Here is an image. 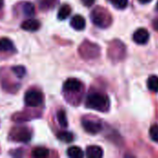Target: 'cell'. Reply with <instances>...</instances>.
<instances>
[{"label":"cell","instance_id":"22","mask_svg":"<svg viewBox=\"0 0 158 158\" xmlns=\"http://www.w3.org/2000/svg\"><path fill=\"white\" fill-rule=\"evenodd\" d=\"M114 6H116L118 9H123L128 6L129 1L128 0H108Z\"/></svg>","mask_w":158,"mask_h":158},{"label":"cell","instance_id":"13","mask_svg":"<svg viewBox=\"0 0 158 158\" xmlns=\"http://www.w3.org/2000/svg\"><path fill=\"white\" fill-rule=\"evenodd\" d=\"M0 51L1 52H10L14 51V44L13 43L7 38H1L0 39Z\"/></svg>","mask_w":158,"mask_h":158},{"label":"cell","instance_id":"20","mask_svg":"<svg viewBox=\"0 0 158 158\" xmlns=\"http://www.w3.org/2000/svg\"><path fill=\"white\" fill-rule=\"evenodd\" d=\"M56 118H57V120H58V123L59 125L62 127V128H66L68 127V120H67V116H66V113L63 109L59 110L57 112V115H56Z\"/></svg>","mask_w":158,"mask_h":158},{"label":"cell","instance_id":"15","mask_svg":"<svg viewBox=\"0 0 158 158\" xmlns=\"http://www.w3.org/2000/svg\"><path fill=\"white\" fill-rule=\"evenodd\" d=\"M31 156L36 158H44L49 156V151L44 147H36L32 150Z\"/></svg>","mask_w":158,"mask_h":158},{"label":"cell","instance_id":"16","mask_svg":"<svg viewBox=\"0 0 158 158\" xmlns=\"http://www.w3.org/2000/svg\"><path fill=\"white\" fill-rule=\"evenodd\" d=\"M68 153V156L69 157L72 158H81L83 156V152L82 150L78 147V146H71L68 149L67 151Z\"/></svg>","mask_w":158,"mask_h":158},{"label":"cell","instance_id":"4","mask_svg":"<svg viewBox=\"0 0 158 158\" xmlns=\"http://www.w3.org/2000/svg\"><path fill=\"white\" fill-rule=\"evenodd\" d=\"M81 55L87 59H92L95 58L99 56L100 54V48L98 45L90 43V42H84L80 48Z\"/></svg>","mask_w":158,"mask_h":158},{"label":"cell","instance_id":"17","mask_svg":"<svg viewBox=\"0 0 158 158\" xmlns=\"http://www.w3.org/2000/svg\"><path fill=\"white\" fill-rule=\"evenodd\" d=\"M22 11H23V13H24L25 16L31 17L35 13V7H34L33 4H31L30 2H25L22 5Z\"/></svg>","mask_w":158,"mask_h":158},{"label":"cell","instance_id":"9","mask_svg":"<svg viewBox=\"0 0 158 158\" xmlns=\"http://www.w3.org/2000/svg\"><path fill=\"white\" fill-rule=\"evenodd\" d=\"M149 32L146 29H143V28H140L138 29L134 34H133V40L135 43L139 44H144L148 42L149 40Z\"/></svg>","mask_w":158,"mask_h":158},{"label":"cell","instance_id":"26","mask_svg":"<svg viewBox=\"0 0 158 158\" xmlns=\"http://www.w3.org/2000/svg\"><path fill=\"white\" fill-rule=\"evenodd\" d=\"M153 26H154L155 30L158 31V18L157 19H154V21H153Z\"/></svg>","mask_w":158,"mask_h":158},{"label":"cell","instance_id":"2","mask_svg":"<svg viewBox=\"0 0 158 158\" xmlns=\"http://www.w3.org/2000/svg\"><path fill=\"white\" fill-rule=\"evenodd\" d=\"M91 19L94 25L100 28H106L110 25L112 19L109 12L104 7L97 6L91 13Z\"/></svg>","mask_w":158,"mask_h":158},{"label":"cell","instance_id":"25","mask_svg":"<svg viewBox=\"0 0 158 158\" xmlns=\"http://www.w3.org/2000/svg\"><path fill=\"white\" fill-rule=\"evenodd\" d=\"M94 1H95V0H81L82 4H83L84 6H93V4L94 3Z\"/></svg>","mask_w":158,"mask_h":158},{"label":"cell","instance_id":"29","mask_svg":"<svg viewBox=\"0 0 158 158\" xmlns=\"http://www.w3.org/2000/svg\"><path fill=\"white\" fill-rule=\"evenodd\" d=\"M156 9L158 10V1H157V4H156Z\"/></svg>","mask_w":158,"mask_h":158},{"label":"cell","instance_id":"3","mask_svg":"<svg viewBox=\"0 0 158 158\" xmlns=\"http://www.w3.org/2000/svg\"><path fill=\"white\" fill-rule=\"evenodd\" d=\"M24 102L27 106L30 107H37L41 106L44 102V95L40 91L37 90H30L25 94Z\"/></svg>","mask_w":158,"mask_h":158},{"label":"cell","instance_id":"1","mask_svg":"<svg viewBox=\"0 0 158 158\" xmlns=\"http://www.w3.org/2000/svg\"><path fill=\"white\" fill-rule=\"evenodd\" d=\"M85 105L88 108L106 112L109 109L110 102L106 94L102 93H92L87 96Z\"/></svg>","mask_w":158,"mask_h":158},{"label":"cell","instance_id":"12","mask_svg":"<svg viewBox=\"0 0 158 158\" xmlns=\"http://www.w3.org/2000/svg\"><path fill=\"white\" fill-rule=\"evenodd\" d=\"M86 156L91 158H100L103 156V150L99 146L92 145V146L87 147Z\"/></svg>","mask_w":158,"mask_h":158},{"label":"cell","instance_id":"14","mask_svg":"<svg viewBox=\"0 0 158 158\" xmlns=\"http://www.w3.org/2000/svg\"><path fill=\"white\" fill-rule=\"evenodd\" d=\"M71 13V7L69 5H62L58 10V13H57V18L61 20H64L66 19L67 18H69V16L70 15Z\"/></svg>","mask_w":158,"mask_h":158},{"label":"cell","instance_id":"21","mask_svg":"<svg viewBox=\"0 0 158 158\" xmlns=\"http://www.w3.org/2000/svg\"><path fill=\"white\" fill-rule=\"evenodd\" d=\"M12 71H13V73H14L17 77H19V78H23V77L25 76V74H26V69H25V68L22 67V66H16V67H13V68H12Z\"/></svg>","mask_w":158,"mask_h":158},{"label":"cell","instance_id":"6","mask_svg":"<svg viewBox=\"0 0 158 158\" xmlns=\"http://www.w3.org/2000/svg\"><path fill=\"white\" fill-rule=\"evenodd\" d=\"M82 126H83L84 130L88 133H91V134H96V133L100 132L103 129L102 123L100 121L88 119V118L82 119Z\"/></svg>","mask_w":158,"mask_h":158},{"label":"cell","instance_id":"7","mask_svg":"<svg viewBox=\"0 0 158 158\" xmlns=\"http://www.w3.org/2000/svg\"><path fill=\"white\" fill-rule=\"evenodd\" d=\"M63 89L66 93H79L82 89V83L78 79L69 78L64 82Z\"/></svg>","mask_w":158,"mask_h":158},{"label":"cell","instance_id":"28","mask_svg":"<svg viewBox=\"0 0 158 158\" xmlns=\"http://www.w3.org/2000/svg\"><path fill=\"white\" fill-rule=\"evenodd\" d=\"M3 6H4V0H0V9L3 7Z\"/></svg>","mask_w":158,"mask_h":158},{"label":"cell","instance_id":"10","mask_svg":"<svg viewBox=\"0 0 158 158\" xmlns=\"http://www.w3.org/2000/svg\"><path fill=\"white\" fill-rule=\"evenodd\" d=\"M41 27V23L38 19H28L21 23V28L25 31H35L39 30Z\"/></svg>","mask_w":158,"mask_h":158},{"label":"cell","instance_id":"5","mask_svg":"<svg viewBox=\"0 0 158 158\" xmlns=\"http://www.w3.org/2000/svg\"><path fill=\"white\" fill-rule=\"evenodd\" d=\"M10 138L16 142L28 143L31 139V132L26 127L14 128L10 132Z\"/></svg>","mask_w":158,"mask_h":158},{"label":"cell","instance_id":"8","mask_svg":"<svg viewBox=\"0 0 158 158\" xmlns=\"http://www.w3.org/2000/svg\"><path fill=\"white\" fill-rule=\"evenodd\" d=\"M113 44L114 45L111 46L110 51H114V52H110V56L113 59H121L123 56L125 55L124 44L119 41H115Z\"/></svg>","mask_w":158,"mask_h":158},{"label":"cell","instance_id":"27","mask_svg":"<svg viewBox=\"0 0 158 158\" xmlns=\"http://www.w3.org/2000/svg\"><path fill=\"white\" fill-rule=\"evenodd\" d=\"M152 0H139V2L140 3H142V4H147V3H149V2H151Z\"/></svg>","mask_w":158,"mask_h":158},{"label":"cell","instance_id":"18","mask_svg":"<svg viewBox=\"0 0 158 158\" xmlns=\"http://www.w3.org/2000/svg\"><path fill=\"white\" fill-rule=\"evenodd\" d=\"M147 87L150 91L156 93L158 92V77L154 75L149 77L148 81H147Z\"/></svg>","mask_w":158,"mask_h":158},{"label":"cell","instance_id":"11","mask_svg":"<svg viewBox=\"0 0 158 158\" xmlns=\"http://www.w3.org/2000/svg\"><path fill=\"white\" fill-rule=\"evenodd\" d=\"M70 25L73 29L77 30V31H81L85 28L86 25V21L84 19V18L81 15H75L71 20H70Z\"/></svg>","mask_w":158,"mask_h":158},{"label":"cell","instance_id":"23","mask_svg":"<svg viewBox=\"0 0 158 158\" xmlns=\"http://www.w3.org/2000/svg\"><path fill=\"white\" fill-rule=\"evenodd\" d=\"M150 137L151 139L156 142L158 143V125H153L150 129Z\"/></svg>","mask_w":158,"mask_h":158},{"label":"cell","instance_id":"24","mask_svg":"<svg viewBox=\"0 0 158 158\" xmlns=\"http://www.w3.org/2000/svg\"><path fill=\"white\" fill-rule=\"evenodd\" d=\"M52 3L56 4L53 0H42L40 2V6L43 9H46V8H49L51 6H54V5H52Z\"/></svg>","mask_w":158,"mask_h":158},{"label":"cell","instance_id":"19","mask_svg":"<svg viewBox=\"0 0 158 158\" xmlns=\"http://www.w3.org/2000/svg\"><path fill=\"white\" fill-rule=\"evenodd\" d=\"M57 138L62 142L71 143L73 141V139H74V135L69 131H60L59 133H57Z\"/></svg>","mask_w":158,"mask_h":158}]
</instances>
